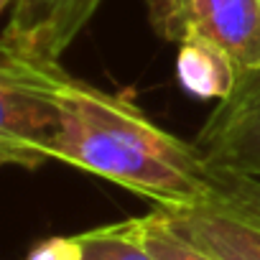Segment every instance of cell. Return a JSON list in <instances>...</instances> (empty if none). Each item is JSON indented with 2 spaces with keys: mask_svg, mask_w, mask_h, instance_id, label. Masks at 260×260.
<instances>
[{
  "mask_svg": "<svg viewBox=\"0 0 260 260\" xmlns=\"http://www.w3.org/2000/svg\"><path fill=\"white\" fill-rule=\"evenodd\" d=\"M153 31L169 44H219L242 74L260 72V0H146Z\"/></svg>",
  "mask_w": 260,
  "mask_h": 260,
  "instance_id": "3957f363",
  "label": "cell"
},
{
  "mask_svg": "<svg viewBox=\"0 0 260 260\" xmlns=\"http://www.w3.org/2000/svg\"><path fill=\"white\" fill-rule=\"evenodd\" d=\"M156 209L176 232L222 260H260V227L240 219L209 199L189 207Z\"/></svg>",
  "mask_w": 260,
  "mask_h": 260,
  "instance_id": "8992f818",
  "label": "cell"
},
{
  "mask_svg": "<svg viewBox=\"0 0 260 260\" xmlns=\"http://www.w3.org/2000/svg\"><path fill=\"white\" fill-rule=\"evenodd\" d=\"M74 237L79 242V260H156L143 245L136 219L97 227Z\"/></svg>",
  "mask_w": 260,
  "mask_h": 260,
  "instance_id": "ba28073f",
  "label": "cell"
},
{
  "mask_svg": "<svg viewBox=\"0 0 260 260\" xmlns=\"http://www.w3.org/2000/svg\"><path fill=\"white\" fill-rule=\"evenodd\" d=\"M102 0H16L3 41L59 59Z\"/></svg>",
  "mask_w": 260,
  "mask_h": 260,
  "instance_id": "5b68a950",
  "label": "cell"
},
{
  "mask_svg": "<svg viewBox=\"0 0 260 260\" xmlns=\"http://www.w3.org/2000/svg\"><path fill=\"white\" fill-rule=\"evenodd\" d=\"M136 227H138L143 245L151 250L156 260H222L212 255L209 250L199 247L197 242L186 240L181 232H176L161 217L158 209L148 212L146 217H136Z\"/></svg>",
  "mask_w": 260,
  "mask_h": 260,
  "instance_id": "30bf717a",
  "label": "cell"
},
{
  "mask_svg": "<svg viewBox=\"0 0 260 260\" xmlns=\"http://www.w3.org/2000/svg\"><path fill=\"white\" fill-rule=\"evenodd\" d=\"M23 260H79L77 237H49L39 242Z\"/></svg>",
  "mask_w": 260,
  "mask_h": 260,
  "instance_id": "8fae6325",
  "label": "cell"
},
{
  "mask_svg": "<svg viewBox=\"0 0 260 260\" xmlns=\"http://www.w3.org/2000/svg\"><path fill=\"white\" fill-rule=\"evenodd\" d=\"M176 77L179 84L194 97L227 100L237 89L242 72L219 44L207 39H189L179 44Z\"/></svg>",
  "mask_w": 260,
  "mask_h": 260,
  "instance_id": "52a82bcc",
  "label": "cell"
},
{
  "mask_svg": "<svg viewBox=\"0 0 260 260\" xmlns=\"http://www.w3.org/2000/svg\"><path fill=\"white\" fill-rule=\"evenodd\" d=\"M51 94L59 125L46 161L112 181L156 207H189L212 194V166L197 143L181 141L151 120L133 100L51 67Z\"/></svg>",
  "mask_w": 260,
  "mask_h": 260,
  "instance_id": "6da1fadb",
  "label": "cell"
},
{
  "mask_svg": "<svg viewBox=\"0 0 260 260\" xmlns=\"http://www.w3.org/2000/svg\"><path fill=\"white\" fill-rule=\"evenodd\" d=\"M59 59L0 44V161L39 169L46 164V146L59 125L51 94V67Z\"/></svg>",
  "mask_w": 260,
  "mask_h": 260,
  "instance_id": "7a4b0ae2",
  "label": "cell"
},
{
  "mask_svg": "<svg viewBox=\"0 0 260 260\" xmlns=\"http://www.w3.org/2000/svg\"><path fill=\"white\" fill-rule=\"evenodd\" d=\"M13 3H16V0H0V11H11Z\"/></svg>",
  "mask_w": 260,
  "mask_h": 260,
  "instance_id": "7c38bea8",
  "label": "cell"
},
{
  "mask_svg": "<svg viewBox=\"0 0 260 260\" xmlns=\"http://www.w3.org/2000/svg\"><path fill=\"white\" fill-rule=\"evenodd\" d=\"M194 143L209 166L260 174V72L242 74L237 89L212 110Z\"/></svg>",
  "mask_w": 260,
  "mask_h": 260,
  "instance_id": "277c9868",
  "label": "cell"
},
{
  "mask_svg": "<svg viewBox=\"0 0 260 260\" xmlns=\"http://www.w3.org/2000/svg\"><path fill=\"white\" fill-rule=\"evenodd\" d=\"M209 202L260 227V174L212 166Z\"/></svg>",
  "mask_w": 260,
  "mask_h": 260,
  "instance_id": "9c48e42d",
  "label": "cell"
}]
</instances>
